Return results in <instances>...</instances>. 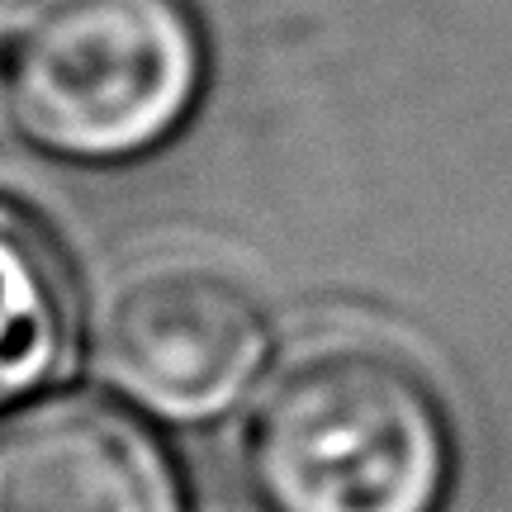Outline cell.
<instances>
[{
  "label": "cell",
  "instance_id": "1",
  "mask_svg": "<svg viewBox=\"0 0 512 512\" xmlns=\"http://www.w3.org/2000/svg\"><path fill=\"white\" fill-rule=\"evenodd\" d=\"M247 475L271 512H441L456 475L451 418L399 351L323 342L266 380Z\"/></svg>",
  "mask_w": 512,
  "mask_h": 512
},
{
  "label": "cell",
  "instance_id": "2",
  "mask_svg": "<svg viewBox=\"0 0 512 512\" xmlns=\"http://www.w3.org/2000/svg\"><path fill=\"white\" fill-rule=\"evenodd\" d=\"M209 43L190 0H10L0 10V110L29 147L128 162L190 119Z\"/></svg>",
  "mask_w": 512,
  "mask_h": 512
},
{
  "label": "cell",
  "instance_id": "3",
  "mask_svg": "<svg viewBox=\"0 0 512 512\" xmlns=\"http://www.w3.org/2000/svg\"><path fill=\"white\" fill-rule=\"evenodd\" d=\"M266 318L233 275L204 261H152L110 294L100 361L147 413L209 422L266 361Z\"/></svg>",
  "mask_w": 512,
  "mask_h": 512
},
{
  "label": "cell",
  "instance_id": "4",
  "mask_svg": "<svg viewBox=\"0 0 512 512\" xmlns=\"http://www.w3.org/2000/svg\"><path fill=\"white\" fill-rule=\"evenodd\" d=\"M0 512H185L166 446L124 408L43 399L0 418Z\"/></svg>",
  "mask_w": 512,
  "mask_h": 512
},
{
  "label": "cell",
  "instance_id": "5",
  "mask_svg": "<svg viewBox=\"0 0 512 512\" xmlns=\"http://www.w3.org/2000/svg\"><path fill=\"white\" fill-rule=\"evenodd\" d=\"M72 271L53 233L0 200V403L53 380L72 356Z\"/></svg>",
  "mask_w": 512,
  "mask_h": 512
}]
</instances>
